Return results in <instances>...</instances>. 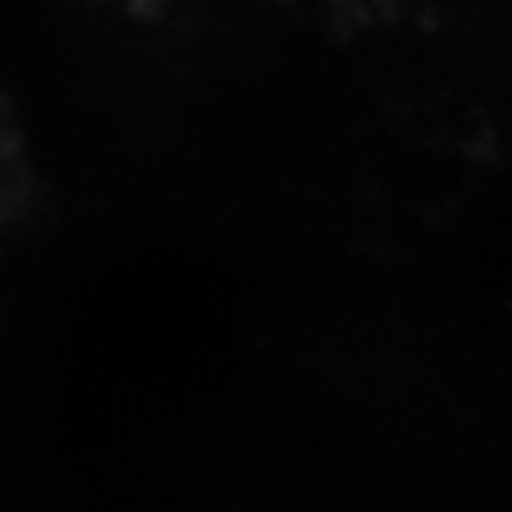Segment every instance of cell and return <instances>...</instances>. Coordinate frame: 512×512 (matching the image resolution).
Segmentation results:
<instances>
[]
</instances>
